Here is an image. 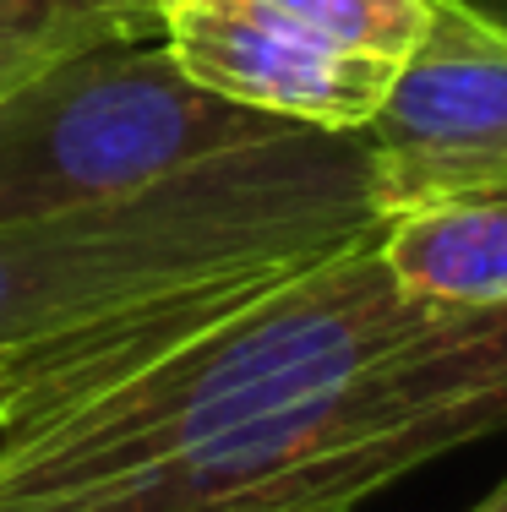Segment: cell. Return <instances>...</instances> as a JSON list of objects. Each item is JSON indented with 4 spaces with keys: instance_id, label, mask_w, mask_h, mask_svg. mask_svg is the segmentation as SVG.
<instances>
[{
    "instance_id": "6da1fadb",
    "label": "cell",
    "mask_w": 507,
    "mask_h": 512,
    "mask_svg": "<svg viewBox=\"0 0 507 512\" xmlns=\"http://www.w3.org/2000/svg\"><path fill=\"white\" fill-rule=\"evenodd\" d=\"M388 224L366 142L333 131L240 148L120 202L0 224V349L142 295L235 273H295Z\"/></svg>"
},
{
    "instance_id": "7a4b0ae2",
    "label": "cell",
    "mask_w": 507,
    "mask_h": 512,
    "mask_svg": "<svg viewBox=\"0 0 507 512\" xmlns=\"http://www.w3.org/2000/svg\"><path fill=\"white\" fill-rule=\"evenodd\" d=\"M377 240L382 224L257 289L77 420L0 458V512H33L110 474L175 458L453 322V311L398 289Z\"/></svg>"
},
{
    "instance_id": "3957f363",
    "label": "cell",
    "mask_w": 507,
    "mask_h": 512,
    "mask_svg": "<svg viewBox=\"0 0 507 512\" xmlns=\"http://www.w3.org/2000/svg\"><path fill=\"white\" fill-rule=\"evenodd\" d=\"M507 431V316H453L257 420L33 512H355Z\"/></svg>"
},
{
    "instance_id": "277c9868",
    "label": "cell",
    "mask_w": 507,
    "mask_h": 512,
    "mask_svg": "<svg viewBox=\"0 0 507 512\" xmlns=\"http://www.w3.org/2000/svg\"><path fill=\"white\" fill-rule=\"evenodd\" d=\"M279 137L295 126L202 93L159 39L93 44L0 93V224L120 202Z\"/></svg>"
},
{
    "instance_id": "5b68a950",
    "label": "cell",
    "mask_w": 507,
    "mask_h": 512,
    "mask_svg": "<svg viewBox=\"0 0 507 512\" xmlns=\"http://www.w3.org/2000/svg\"><path fill=\"white\" fill-rule=\"evenodd\" d=\"M360 142L382 218L507 186V22L464 0H431L426 39Z\"/></svg>"
},
{
    "instance_id": "8992f818",
    "label": "cell",
    "mask_w": 507,
    "mask_h": 512,
    "mask_svg": "<svg viewBox=\"0 0 507 512\" xmlns=\"http://www.w3.org/2000/svg\"><path fill=\"white\" fill-rule=\"evenodd\" d=\"M159 44L213 99L333 137L366 131L398 77L388 60L338 50L262 0H180L159 11Z\"/></svg>"
},
{
    "instance_id": "52a82bcc",
    "label": "cell",
    "mask_w": 507,
    "mask_h": 512,
    "mask_svg": "<svg viewBox=\"0 0 507 512\" xmlns=\"http://www.w3.org/2000/svg\"><path fill=\"white\" fill-rule=\"evenodd\" d=\"M398 289L453 316H507V186L409 207L382 224Z\"/></svg>"
},
{
    "instance_id": "ba28073f",
    "label": "cell",
    "mask_w": 507,
    "mask_h": 512,
    "mask_svg": "<svg viewBox=\"0 0 507 512\" xmlns=\"http://www.w3.org/2000/svg\"><path fill=\"white\" fill-rule=\"evenodd\" d=\"M159 39L153 0H0V93L93 44Z\"/></svg>"
},
{
    "instance_id": "9c48e42d",
    "label": "cell",
    "mask_w": 507,
    "mask_h": 512,
    "mask_svg": "<svg viewBox=\"0 0 507 512\" xmlns=\"http://www.w3.org/2000/svg\"><path fill=\"white\" fill-rule=\"evenodd\" d=\"M262 6L284 11L289 22L311 28L338 50L388 60V66H404L415 55L431 22V0H262Z\"/></svg>"
},
{
    "instance_id": "30bf717a",
    "label": "cell",
    "mask_w": 507,
    "mask_h": 512,
    "mask_svg": "<svg viewBox=\"0 0 507 512\" xmlns=\"http://www.w3.org/2000/svg\"><path fill=\"white\" fill-rule=\"evenodd\" d=\"M469 512H507V480H502V485H497V491H491L480 507H469Z\"/></svg>"
},
{
    "instance_id": "8fae6325",
    "label": "cell",
    "mask_w": 507,
    "mask_h": 512,
    "mask_svg": "<svg viewBox=\"0 0 507 512\" xmlns=\"http://www.w3.org/2000/svg\"><path fill=\"white\" fill-rule=\"evenodd\" d=\"M464 6H475V11H486V17L507 22V0H464Z\"/></svg>"
},
{
    "instance_id": "7c38bea8",
    "label": "cell",
    "mask_w": 507,
    "mask_h": 512,
    "mask_svg": "<svg viewBox=\"0 0 507 512\" xmlns=\"http://www.w3.org/2000/svg\"><path fill=\"white\" fill-rule=\"evenodd\" d=\"M153 6H159V11H169V6H180V0H153Z\"/></svg>"
}]
</instances>
